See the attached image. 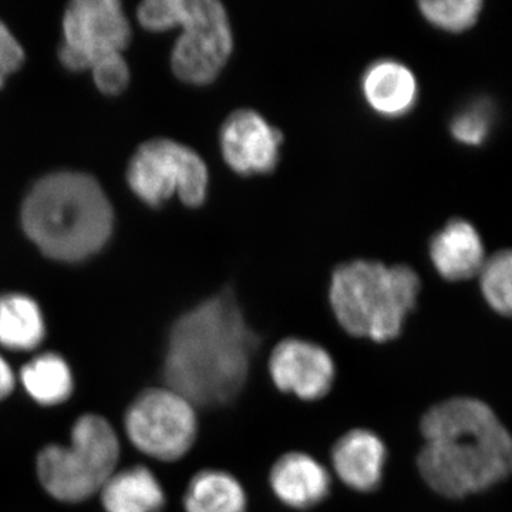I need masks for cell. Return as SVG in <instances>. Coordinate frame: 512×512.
<instances>
[{"instance_id":"6da1fadb","label":"cell","mask_w":512,"mask_h":512,"mask_svg":"<svg viewBox=\"0 0 512 512\" xmlns=\"http://www.w3.org/2000/svg\"><path fill=\"white\" fill-rule=\"evenodd\" d=\"M261 338L232 289L225 288L185 312L171 328L164 357L167 389L195 409L217 410L247 389Z\"/></svg>"},{"instance_id":"7a4b0ae2","label":"cell","mask_w":512,"mask_h":512,"mask_svg":"<svg viewBox=\"0 0 512 512\" xmlns=\"http://www.w3.org/2000/svg\"><path fill=\"white\" fill-rule=\"evenodd\" d=\"M416 467L450 500L490 490L512 474V436L490 406L471 397L434 404L421 416Z\"/></svg>"},{"instance_id":"3957f363","label":"cell","mask_w":512,"mask_h":512,"mask_svg":"<svg viewBox=\"0 0 512 512\" xmlns=\"http://www.w3.org/2000/svg\"><path fill=\"white\" fill-rule=\"evenodd\" d=\"M22 221L43 254L73 262L93 255L109 241L113 210L92 177L59 173L43 178L29 192Z\"/></svg>"},{"instance_id":"277c9868","label":"cell","mask_w":512,"mask_h":512,"mask_svg":"<svg viewBox=\"0 0 512 512\" xmlns=\"http://www.w3.org/2000/svg\"><path fill=\"white\" fill-rule=\"evenodd\" d=\"M420 291L419 275L410 266L359 259L333 271L329 303L350 338L386 345L402 335Z\"/></svg>"},{"instance_id":"5b68a950","label":"cell","mask_w":512,"mask_h":512,"mask_svg":"<svg viewBox=\"0 0 512 512\" xmlns=\"http://www.w3.org/2000/svg\"><path fill=\"white\" fill-rule=\"evenodd\" d=\"M120 457L116 431L103 417L76 421L70 447L49 446L37 457V474L47 493L64 503H80L101 491Z\"/></svg>"},{"instance_id":"8992f818","label":"cell","mask_w":512,"mask_h":512,"mask_svg":"<svg viewBox=\"0 0 512 512\" xmlns=\"http://www.w3.org/2000/svg\"><path fill=\"white\" fill-rule=\"evenodd\" d=\"M173 20L183 29L171 53L175 76L194 86L217 80L234 49L227 9L217 0H173Z\"/></svg>"},{"instance_id":"52a82bcc","label":"cell","mask_w":512,"mask_h":512,"mask_svg":"<svg viewBox=\"0 0 512 512\" xmlns=\"http://www.w3.org/2000/svg\"><path fill=\"white\" fill-rule=\"evenodd\" d=\"M127 180L134 194L151 207L177 195L187 207L197 208L207 200L210 174L194 150L157 138L138 148L128 165Z\"/></svg>"},{"instance_id":"ba28073f","label":"cell","mask_w":512,"mask_h":512,"mask_svg":"<svg viewBox=\"0 0 512 512\" xmlns=\"http://www.w3.org/2000/svg\"><path fill=\"white\" fill-rule=\"evenodd\" d=\"M126 430L138 450L156 460H180L198 436L197 409L174 390L151 389L131 404Z\"/></svg>"},{"instance_id":"9c48e42d","label":"cell","mask_w":512,"mask_h":512,"mask_svg":"<svg viewBox=\"0 0 512 512\" xmlns=\"http://www.w3.org/2000/svg\"><path fill=\"white\" fill-rule=\"evenodd\" d=\"M64 66L92 69L101 57L120 55L130 42V26L116 0H79L64 15Z\"/></svg>"},{"instance_id":"30bf717a","label":"cell","mask_w":512,"mask_h":512,"mask_svg":"<svg viewBox=\"0 0 512 512\" xmlns=\"http://www.w3.org/2000/svg\"><path fill=\"white\" fill-rule=\"evenodd\" d=\"M266 367L276 392L302 403H316L328 397L338 373L328 349L302 338L276 343Z\"/></svg>"},{"instance_id":"8fae6325","label":"cell","mask_w":512,"mask_h":512,"mask_svg":"<svg viewBox=\"0 0 512 512\" xmlns=\"http://www.w3.org/2000/svg\"><path fill=\"white\" fill-rule=\"evenodd\" d=\"M282 134L254 110L229 114L220 131L222 157L244 177L272 173L281 157Z\"/></svg>"},{"instance_id":"7c38bea8","label":"cell","mask_w":512,"mask_h":512,"mask_svg":"<svg viewBox=\"0 0 512 512\" xmlns=\"http://www.w3.org/2000/svg\"><path fill=\"white\" fill-rule=\"evenodd\" d=\"M336 478L357 494L379 490L389 464V447L376 431L356 427L340 434L329 448Z\"/></svg>"},{"instance_id":"4fadbf2b","label":"cell","mask_w":512,"mask_h":512,"mask_svg":"<svg viewBox=\"0 0 512 512\" xmlns=\"http://www.w3.org/2000/svg\"><path fill=\"white\" fill-rule=\"evenodd\" d=\"M266 481L276 501L292 511L315 510L332 494V474L306 451H288L276 458Z\"/></svg>"},{"instance_id":"5bb4252c","label":"cell","mask_w":512,"mask_h":512,"mask_svg":"<svg viewBox=\"0 0 512 512\" xmlns=\"http://www.w3.org/2000/svg\"><path fill=\"white\" fill-rule=\"evenodd\" d=\"M360 86L367 106L387 119L406 116L419 99L416 76L406 64L394 59H380L370 64Z\"/></svg>"},{"instance_id":"9a60e30c","label":"cell","mask_w":512,"mask_h":512,"mask_svg":"<svg viewBox=\"0 0 512 512\" xmlns=\"http://www.w3.org/2000/svg\"><path fill=\"white\" fill-rule=\"evenodd\" d=\"M430 258L447 281H466L483 269V241L470 222L453 220L431 239Z\"/></svg>"},{"instance_id":"2e32d148","label":"cell","mask_w":512,"mask_h":512,"mask_svg":"<svg viewBox=\"0 0 512 512\" xmlns=\"http://www.w3.org/2000/svg\"><path fill=\"white\" fill-rule=\"evenodd\" d=\"M101 498L107 512H161L165 505L163 487L143 466L114 473L101 488Z\"/></svg>"},{"instance_id":"e0dca14e","label":"cell","mask_w":512,"mask_h":512,"mask_svg":"<svg viewBox=\"0 0 512 512\" xmlns=\"http://www.w3.org/2000/svg\"><path fill=\"white\" fill-rule=\"evenodd\" d=\"M185 512H248V494L234 474L208 468L195 474L184 494Z\"/></svg>"},{"instance_id":"ac0fdd59","label":"cell","mask_w":512,"mask_h":512,"mask_svg":"<svg viewBox=\"0 0 512 512\" xmlns=\"http://www.w3.org/2000/svg\"><path fill=\"white\" fill-rule=\"evenodd\" d=\"M45 320L25 295L0 296V345L15 352L36 349L45 338Z\"/></svg>"},{"instance_id":"d6986e66","label":"cell","mask_w":512,"mask_h":512,"mask_svg":"<svg viewBox=\"0 0 512 512\" xmlns=\"http://www.w3.org/2000/svg\"><path fill=\"white\" fill-rule=\"evenodd\" d=\"M20 379L30 397L43 406L66 402L73 390L70 367L56 353H45L30 360L23 367Z\"/></svg>"},{"instance_id":"ffe728a7","label":"cell","mask_w":512,"mask_h":512,"mask_svg":"<svg viewBox=\"0 0 512 512\" xmlns=\"http://www.w3.org/2000/svg\"><path fill=\"white\" fill-rule=\"evenodd\" d=\"M485 301L500 315L512 318V251H500L485 261L480 272Z\"/></svg>"},{"instance_id":"44dd1931","label":"cell","mask_w":512,"mask_h":512,"mask_svg":"<svg viewBox=\"0 0 512 512\" xmlns=\"http://www.w3.org/2000/svg\"><path fill=\"white\" fill-rule=\"evenodd\" d=\"M483 3L480 0H424L420 12L431 25L447 32H463L477 22Z\"/></svg>"},{"instance_id":"7402d4cb","label":"cell","mask_w":512,"mask_h":512,"mask_svg":"<svg viewBox=\"0 0 512 512\" xmlns=\"http://www.w3.org/2000/svg\"><path fill=\"white\" fill-rule=\"evenodd\" d=\"M451 133L456 140L468 146H480L490 133V114L484 106L470 107L458 113L451 121Z\"/></svg>"},{"instance_id":"603a6c76","label":"cell","mask_w":512,"mask_h":512,"mask_svg":"<svg viewBox=\"0 0 512 512\" xmlns=\"http://www.w3.org/2000/svg\"><path fill=\"white\" fill-rule=\"evenodd\" d=\"M94 82L101 92L106 94H119L126 89L130 74L121 55L101 57L92 66Z\"/></svg>"},{"instance_id":"cb8c5ba5","label":"cell","mask_w":512,"mask_h":512,"mask_svg":"<svg viewBox=\"0 0 512 512\" xmlns=\"http://www.w3.org/2000/svg\"><path fill=\"white\" fill-rule=\"evenodd\" d=\"M23 50L18 40L13 37L8 28L0 22V87L6 77L19 69L23 62Z\"/></svg>"},{"instance_id":"d4e9b609","label":"cell","mask_w":512,"mask_h":512,"mask_svg":"<svg viewBox=\"0 0 512 512\" xmlns=\"http://www.w3.org/2000/svg\"><path fill=\"white\" fill-rule=\"evenodd\" d=\"M15 387V375L5 359L0 356V400L8 397Z\"/></svg>"}]
</instances>
